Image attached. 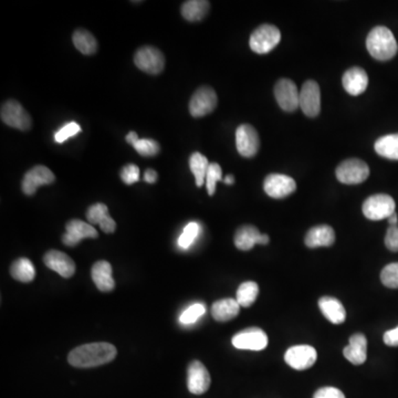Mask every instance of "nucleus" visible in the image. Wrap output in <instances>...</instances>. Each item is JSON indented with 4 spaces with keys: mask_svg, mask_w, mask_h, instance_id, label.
<instances>
[{
    "mask_svg": "<svg viewBox=\"0 0 398 398\" xmlns=\"http://www.w3.org/2000/svg\"><path fill=\"white\" fill-rule=\"evenodd\" d=\"M116 354L117 351L115 346L110 343H90L72 350L68 361L75 368H95L112 362L115 359Z\"/></svg>",
    "mask_w": 398,
    "mask_h": 398,
    "instance_id": "f257e3e1",
    "label": "nucleus"
},
{
    "mask_svg": "<svg viewBox=\"0 0 398 398\" xmlns=\"http://www.w3.org/2000/svg\"><path fill=\"white\" fill-rule=\"evenodd\" d=\"M366 48L374 59L388 61L395 57L398 44L395 37L388 28L379 26L370 30L366 38Z\"/></svg>",
    "mask_w": 398,
    "mask_h": 398,
    "instance_id": "f03ea898",
    "label": "nucleus"
},
{
    "mask_svg": "<svg viewBox=\"0 0 398 398\" xmlns=\"http://www.w3.org/2000/svg\"><path fill=\"white\" fill-rule=\"evenodd\" d=\"M281 40V32L274 25L263 23L252 31L249 44L254 53L258 55H265L270 53L279 44Z\"/></svg>",
    "mask_w": 398,
    "mask_h": 398,
    "instance_id": "7ed1b4c3",
    "label": "nucleus"
},
{
    "mask_svg": "<svg viewBox=\"0 0 398 398\" xmlns=\"http://www.w3.org/2000/svg\"><path fill=\"white\" fill-rule=\"evenodd\" d=\"M337 178L339 182L346 185L362 184L370 176V167L364 160L359 158H348L337 166Z\"/></svg>",
    "mask_w": 398,
    "mask_h": 398,
    "instance_id": "20e7f679",
    "label": "nucleus"
},
{
    "mask_svg": "<svg viewBox=\"0 0 398 398\" xmlns=\"http://www.w3.org/2000/svg\"><path fill=\"white\" fill-rule=\"evenodd\" d=\"M395 200L386 193H376L368 197L363 204V214L370 220H383L388 219L396 213Z\"/></svg>",
    "mask_w": 398,
    "mask_h": 398,
    "instance_id": "39448f33",
    "label": "nucleus"
},
{
    "mask_svg": "<svg viewBox=\"0 0 398 398\" xmlns=\"http://www.w3.org/2000/svg\"><path fill=\"white\" fill-rule=\"evenodd\" d=\"M134 64L145 73L158 75L165 68V57L158 48L144 46L138 49L134 55Z\"/></svg>",
    "mask_w": 398,
    "mask_h": 398,
    "instance_id": "423d86ee",
    "label": "nucleus"
},
{
    "mask_svg": "<svg viewBox=\"0 0 398 398\" xmlns=\"http://www.w3.org/2000/svg\"><path fill=\"white\" fill-rule=\"evenodd\" d=\"M0 117L6 125L14 127L17 130H30L32 125L31 116L16 100H8L3 103L0 110Z\"/></svg>",
    "mask_w": 398,
    "mask_h": 398,
    "instance_id": "0eeeda50",
    "label": "nucleus"
},
{
    "mask_svg": "<svg viewBox=\"0 0 398 398\" xmlns=\"http://www.w3.org/2000/svg\"><path fill=\"white\" fill-rule=\"evenodd\" d=\"M218 104V97L210 86L197 88L189 101V112L193 117H202L211 113Z\"/></svg>",
    "mask_w": 398,
    "mask_h": 398,
    "instance_id": "6e6552de",
    "label": "nucleus"
},
{
    "mask_svg": "<svg viewBox=\"0 0 398 398\" xmlns=\"http://www.w3.org/2000/svg\"><path fill=\"white\" fill-rule=\"evenodd\" d=\"M232 345L239 350L261 351L268 345V335L259 328H249L232 337Z\"/></svg>",
    "mask_w": 398,
    "mask_h": 398,
    "instance_id": "1a4fd4ad",
    "label": "nucleus"
},
{
    "mask_svg": "<svg viewBox=\"0 0 398 398\" xmlns=\"http://www.w3.org/2000/svg\"><path fill=\"white\" fill-rule=\"evenodd\" d=\"M274 97L280 108L285 112H294L300 108V92L296 83L289 79H281L276 82Z\"/></svg>",
    "mask_w": 398,
    "mask_h": 398,
    "instance_id": "9d476101",
    "label": "nucleus"
},
{
    "mask_svg": "<svg viewBox=\"0 0 398 398\" xmlns=\"http://www.w3.org/2000/svg\"><path fill=\"white\" fill-rule=\"evenodd\" d=\"M55 182V176L51 169L44 165H37L26 173L21 182L22 191L27 196H32L40 186L51 185Z\"/></svg>",
    "mask_w": 398,
    "mask_h": 398,
    "instance_id": "9b49d317",
    "label": "nucleus"
},
{
    "mask_svg": "<svg viewBox=\"0 0 398 398\" xmlns=\"http://www.w3.org/2000/svg\"><path fill=\"white\" fill-rule=\"evenodd\" d=\"M236 146L243 158H254L260 147V138L254 126L243 124L236 131Z\"/></svg>",
    "mask_w": 398,
    "mask_h": 398,
    "instance_id": "f8f14e48",
    "label": "nucleus"
},
{
    "mask_svg": "<svg viewBox=\"0 0 398 398\" xmlns=\"http://www.w3.org/2000/svg\"><path fill=\"white\" fill-rule=\"evenodd\" d=\"M263 188L271 198L282 199L296 191V184L292 177L287 175L270 174L265 177Z\"/></svg>",
    "mask_w": 398,
    "mask_h": 398,
    "instance_id": "ddd939ff",
    "label": "nucleus"
},
{
    "mask_svg": "<svg viewBox=\"0 0 398 398\" xmlns=\"http://www.w3.org/2000/svg\"><path fill=\"white\" fill-rule=\"evenodd\" d=\"M300 108L309 117H316L321 111V90L318 83L307 80L300 91Z\"/></svg>",
    "mask_w": 398,
    "mask_h": 398,
    "instance_id": "4468645a",
    "label": "nucleus"
},
{
    "mask_svg": "<svg viewBox=\"0 0 398 398\" xmlns=\"http://www.w3.org/2000/svg\"><path fill=\"white\" fill-rule=\"evenodd\" d=\"M318 353L310 345H296L289 348L285 354V361L289 366L296 370L312 368L316 362Z\"/></svg>",
    "mask_w": 398,
    "mask_h": 398,
    "instance_id": "2eb2a0df",
    "label": "nucleus"
},
{
    "mask_svg": "<svg viewBox=\"0 0 398 398\" xmlns=\"http://www.w3.org/2000/svg\"><path fill=\"white\" fill-rule=\"evenodd\" d=\"M66 232L62 236V243L68 247H75L79 245L81 240L91 238L95 239L99 237L97 229L91 224L79 220V219H72L66 225Z\"/></svg>",
    "mask_w": 398,
    "mask_h": 398,
    "instance_id": "dca6fc26",
    "label": "nucleus"
},
{
    "mask_svg": "<svg viewBox=\"0 0 398 398\" xmlns=\"http://www.w3.org/2000/svg\"><path fill=\"white\" fill-rule=\"evenodd\" d=\"M210 375L207 368L199 361H193L187 370L188 390L193 395H202L209 390Z\"/></svg>",
    "mask_w": 398,
    "mask_h": 398,
    "instance_id": "f3484780",
    "label": "nucleus"
},
{
    "mask_svg": "<svg viewBox=\"0 0 398 398\" xmlns=\"http://www.w3.org/2000/svg\"><path fill=\"white\" fill-rule=\"evenodd\" d=\"M236 247L239 250L243 252H248L250 249L254 248V245H268L269 236L265 234H260L257 227L252 226V225H246V226H241L239 229L236 231L235 238Z\"/></svg>",
    "mask_w": 398,
    "mask_h": 398,
    "instance_id": "a211bd4d",
    "label": "nucleus"
},
{
    "mask_svg": "<svg viewBox=\"0 0 398 398\" xmlns=\"http://www.w3.org/2000/svg\"><path fill=\"white\" fill-rule=\"evenodd\" d=\"M44 265L64 278H71L75 272V263L68 254L58 250H50L44 257Z\"/></svg>",
    "mask_w": 398,
    "mask_h": 398,
    "instance_id": "6ab92c4d",
    "label": "nucleus"
},
{
    "mask_svg": "<svg viewBox=\"0 0 398 398\" xmlns=\"http://www.w3.org/2000/svg\"><path fill=\"white\" fill-rule=\"evenodd\" d=\"M343 88L354 97L364 93L368 86V75L364 69L359 66H353L346 70L342 77Z\"/></svg>",
    "mask_w": 398,
    "mask_h": 398,
    "instance_id": "aec40b11",
    "label": "nucleus"
},
{
    "mask_svg": "<svg viewBox=\"0 0 398 398\" xmlns=\"http://www.w3.org/2000/svg\"><path fill=\"white\" fill-rule=\"evenodd\" d=\"M86 219H88V224H91L92 226L99 225L100 228L105 234H113L115 231V221L108 215V206L102 202H97L88 207L86 211Z\"/></svg>",
    "mask_w": 398,
    "mask_h": 398,
    "instance_id": "412c9836",
    "label": "nucleus"
},
{
    "mask_svg": "<svg viewBox=\"0 0 398 398\" xmlns=\"http://www.w3.org/2000/svg\"><path fill=\"white\" fill-rule=\"evenodd\" d=\"M350 344L344 348L343 354L354 365L365 363L368 357V340L363 333H355L350 337Z\"/></svg>",
    "mask_w": 398,
    "mask_h": 398,
    "instance_id": "4be33fe9",
    "label": "nucleus"
},
{
    "mask_svg": "<svg viewBox=\"0 0 398 398\" xmlns=\"http://www.w3.org/2000/svg\"><path fill=\"white\" fill-rule=\"evenodd\" d=\"M91 276L97 289L102 292H110L115 287V282L112 276V265L105 260H100L94 263Z\"/></svg>",
    "mask_w": 398,
    "mask_h": 398,
    "instance_id": "5701e85b",
    "label": "nucleus"
},
{
    "mask_svg": "<svg viewBox=\"0 0 398 398\" xmlns=\"http://www.w3.org/2000/svg\"><path fill=\"white\" fill-rule=\"evenodd\" d=\"M335 241V232L328 225L315 226L307 231L304 243L309 248L319 247H331Z\"/></svg>",
    "mask_w": 398,
    "mask_h": 398,
    "instance_id": "b1692460",
    "label": "nucleus"
},
{
    "mask_svg": "<svg viewBox=\"0 0 398 398\" xmlns=\"http://www.w3.org/2000/svg\"><path fill=\"white\" fill-rule=\"evenodd\" d=\"M319 307L328 320L333 324H342L346 320V311L337 298L322 296L319 300Z\"/></svg>",
    "mask_w": 398,
    "mask_h": 398,
    "instance_id": "393cba45",
    "label": "nucleus"
},
{
    "mask_svg": "<svg viewBox=\"0 0 398 398\" xmlns=\"http://www.w3.org/2000/svg\"><path fill=\"white\" fill-rule=\"evenodd\" d=\"M240 311V305L236 298H222L213 304L211 307V315L218 322H227V321L235 319Z\"/></svg>",
    "mask_w": 398,
    "mask_h": 398,
    "instance_id": "a878e982",
    "label": "nucleus"
},
{
    "mask_svg": "<svg viewBox=\"0 0 398 398\" xmlns=\"http://www.w3.org/2000/svg\"><path fill=\"white\" fill-rule=\"evenodd\" d=\"M210 3L206 0H188L182 3V15L187 21H200L207 16Z\"/></svg>",
    "mask_w": 398,
    "mask_h": 398,
    "instance_id": "bb28decb",
    "label": "nucleus"
},
{
    "mask_svg": "<svg viewBox=\"0 0 398 398\" xmlns=\"http://www.w3.org/2000/svg\"><path fill=\"white\" fill-rule=\"evenodd\" d=\"M72 41L82 55H91L97 51V39L86 29L75 30L72 35Z\"/></svg>",
    "mask_w": 398,
    "mask_h": 398,
    "instance_id": "cd10ccee",
    "label": "nucleus"
},
{
    "mask_svg": "<svg viewBox=\"0 0 398 398\" xmlns=\"http://www.w3.org/2000/svg\"><path fill=\"white\" fill-rule=\"evenodd\" d=\"M374 149L381 158L398 160V133L381 136L375 142Z\"/></svg>",
    "mask_w": 398,
    "mask_h": 398,
    "instance_id": "c85d7f7f",
    "label": "nucleus"
},
{
    "mask_svg": "<svg viewBox=\"0 0 398 398\" xmlns=\"http://www.w3.org/2000/svg\"><path fill=\"white\" fill-rule=\"evenodd\" d=\"M10 274L14 279L28 283L35 279L36 271L30 260L27 258H19L11 265Z\"/></svg>",
    "mask_w": 398,
    "mask_h": 398,
    "instance_id": "c756f323",
    "label": "nucleus"
},
{
    "mask_svg": "<svg viewBox=\"0 0 398 398\" xmlns=\"http://www.w3.org/2000/svg\"><path fill=\"white\" fill-rule=\"evenodd\" d=\"M210 163L207 158L204 156L202 153L195 152L189 158V167L193 171L195 180H196L197 187H202L206 182V175H207L208 169Z\"/></svg>",
    "mask_w": 398,
    "mask_h": 398,
    "instance_id": "7c9ffc66",
    "label": "nucleus"
},
{
    "mask_svg": "<svg viewBox=\"0 0 398 398\" xmlns=\"http://www.w3.org/2000/svg\"><path fill=\"white\" fill-rule=\"evenodd\" d=\"M258 294H259V287L256 282H243V285L238 287L236 300L240 307H249L256 302Z\"/></svg>",
    "mask_w": 398,
    "mask_h": 398,
    "instance_id": "2f4dec72",
    "label": "nucleus"
},
{
    "mask_svg": "<svg viewBox=\"0 0 398 398\" xmlns=\"http://www.w3.org/2000/svg\"><path fill=\"white\" fill-rule=\"evenodd\" d=\"M132 146L142 156H155L160 151V144L155 140H151V138L138 140L135 143L133 144Z\"/></svg>",
    "mask_w": 398,
    "mask_h": 398,
    "instance_id": "473e14b6",
    "label": "nucleus"
},
{
    "mask_svg": "<svg viewBox=\"0 0 398 398\" xmlns=\"http://www.w3.org/2000/svg\"><path fill=\"white\" fill-rule=\"evenodd\" d=\"M222 180V171L219 164L210 163L208 169L207 175H206V187L209 196H213L216 191V184Z\"/></svg>",
    "mask_w": 398,
    "mask_h": 398,
    "instance_id": "72a5a7b5",
    "label": "nucleus"
},
{
    "mask_svg": "<svg viewBox=\"0 0 398 398\" xmlns=\"http://www.w3.org/2000/svg\"><path fill=\"white\" fill-rule=\"evenodd\" d=\"M381 283L390 289H398V263L387 265L381 272Z\"/></svg>",
    "mask_w": 398,
    "mask_h": 398,
    "instance_id": "f704fd0d",
    "label": "nucleus"
},
{
    "mask_svg": "<svg viewBox=\"0 0 398 398\" xmlns=\"http://www.w3.org/2000/svg\"><path fill=\"white\" fill-rule=\"evenodd\" d=\"M199 229H200V227L197 222H189L178 239V246L182 249L189 248L198 236Z\"/></svg>",
    "mask_w": 398,
    "mask_h": 398,
    "instance_id": "c9c22d12",
    "label": "nucleus"
},
{
    "mask_svg": "<svg viewBox=\"0 0 398 398\" xmlns=\"http://www.w3.org/2000/svg\"><path fill=\"white\" fill-rule=\"evenodd\" d=\"M206 312L204 305L200 303L193 304L191 307L186 309L180 315V321L182 324H193L202 318Z\"/></svg>",
    "mask_w": 398,
    "mask_h": 398,
    "instance_id": "e433bc0d",
    "label": "nucleus"
},
{
    "mask_svg": "<svg viewBox=\"0 0 398 398\" xmlns=\"http://www.w3.org/2000/svg\"><path fill=\"white\" fill-rule=\"evenodd\" d=\"M81 132L80 125L75 122H70L68 124L61 127L58 132L55 133V140L57 143H64L68 138L77 135V133Z\"/></svg>",
    "mask_w": 398,
    "mask_h": 398,
    "instance_id": "4c0bfd02",
    "label": "nucleus"
},
{
    "mask_svg": "<svg viewBox=\"0 0 398 398\" xmlns=\"http://www.w3.org/2000/svg\"><path fill=\"white\" fill-rule=\"evenodd\" d=\"M120 176H121L122 180L124 182V184L132 185V184L138 182V180H140V169L135 164H127L121 169Z\"/></svg>",
    "mask_w": 398,
    "mask_h": 398,
    "instance_id": "58836bf2",
    "label": "nucleus"
},
{
    "mask_svg": "<svg viewBox=\"0 0 398 398\" xmlns=\"http://www.w3.org/2000/svg\"><path fill=\"white\" fill-rule=\"evenodd\" d=\"M385 246L392 252H398V226H390L385 236Z\"/></svg>",
    "mask_w": 398,
    "mask_h": 398,
    "instance_id": "ea45409f",
    "label": "nucleus"
},
{
    "mask_svg": "<svg viewBox=\"0 0 398 398\" xmlns=\"http://www.w3.org/2000/svg\"><path fill=\"white\" fill-rule=\"evenodd\" d=\"M313 398H345V395L335 387H322L315 392Z\"/></svg>",
    "mask_w": 398,
    "mask_h": 398,
    "instance_id": "a19ab883",
    "label": "nucleus"
},
{
    "mask_svg": "<svg viewBox=\"0 0 398 398\" xmlns=\"http://www.w3.org/2000/svg\"><path fill=\"white\" fill-rule=\"evenodd\" d=\"M384 343L388 346H398V326L395 329L385 332Z\"/></svg>",
    "mask_w": 398,
    "mask_h": 398,
    "instance_id": "79ce46f5",
    "label": "nucleus"
},
{
    "mask_svg": "<svg viewBox=\"0 0 398 398\" xmlns=\"http://www.w3.org/2000/svg\"><path fill=\"white\" fill-rule=\"evenodd\" d=\"M158 171L152 169H149L145 171L144 180L149 182V184H155V182H158Z\"/></svg>",
    "mask_w": 398,
    "mask_h": 398,
    "instance_id": "37998d69",
    "label": "nucleus"
},
{
    "mask_svg": "<svg viewBox=\"0 0 398 398\" xmlns=\"http://www.w3.org/2000/svg\"><path fill=\"white\" fill-rule=\"evenodd\" d=\"M125 138H126L127 143L131 144V145H133V144L135 143L138 140H140L138 133L133 132V131L132 132L129 133Z\"/></svg>",
    "mask_w": 398,
    "mask_h": 398,
    "instance_id": "c03bdc74",
    "label": "nucleus"
},
{
    "mask_svg": "<svg viewBox=\"0 0 398 398\" xmlns=\"http://www.w3.org/2000/svg\"><path fill=\"white\" fill-rule=\"evenodd\" d=\"M388 220V224L390 226H397L398 224V217L397 214L394 213L390 216V218L387 219Z\"/></svg>",
    "mask_w": 398,
    "mask_h": 398,
    "instance_id": "a18cd8bd",
    "label": "nucleus"
},
{
    "mask_svg": "<svg viewBox=\"0 0 398 398\" xmlns=\"http://www.w3.org/2000/svg\"><path fill=\"white\" fill-rule=\"evenodd\" d=\"M225 184L227 185H232L234 182H235V177L232 176V175H227L226 178L224 180Z\"/></svg>",
    "mask_w": 398,
    "mask_h": 398,
    "instance_id": "49530a36",
    "label": "nucleus"
}]
</instances>
